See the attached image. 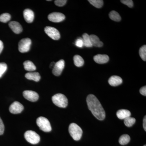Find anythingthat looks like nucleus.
Here are the masks:
<instances>
[{
    "instance_id": "13",
    "label": "nucleus",
    "mask_w": 146,
    "mask_h": 146,
    "mask_svg": "<svg viewBox=\"0 0 146 146\" xmlns=\"http://www.w3.org/2000/svg\"><path fill=\"white\" fill-rule=\"evenodd\" d=\"M23 16L25 20L29 23H32L34 19V13L31 9H27L23 11Z\"/></svg>"
},
{
    "instance_id": "27",
    "label": "nucleus",
    "mask_w": 146,
    "mask_h": 146,
    "mask_svg": "<svg viewBox=\"0 0 146 146\" xmlns=\"http://www.w3.org/2000/svg\"><path fill=\"white\" fill-rule=\"evenodd\" d=\"M139 54L141 58L144 61H146V46L144 45L140 48L139 50Z\"/></svg>"
},
{
    "instance_id": "16",
    "label": "nucleus",
    "mask_w": 146,
    "mask_h": 146,
    "mask_svg": "<svg viewBox=\"0 0 146 146\" xmlns=\"http://www.w3.org/2000/svg\"><path fill=\"white\" fill-rule=\"evenodd\" d=\"M131 113L129 110L125 109H121L117 112V116L120 119H124L130 117Z\"/></svg>"
},
{
    "instance_id": "23",
    "label": "nucleus",
    "mask_w": 146,
    "mask_h": 146,
    "mask_svg": "<svg viewBox=\"0 0 146 146\" xmlns=\"http://www.w3.org/2000/svg\"><path fill=\"white\" fill-rule=\"evenodd\" d=\"M130 141V136L127 134H123L120 137L119 143L121 145H124L128 143Z\"/></svg>"
},
{
    "instance_id": "3",
    "label": "nucleus",
    "mask_w": 146,
    "mask_h": 146,
    "mask_svg": "<svg viewBox=\"0 0 146 146\" xmlns=\"http://www.w3.org/2000/svg\"><path fill=\"white\" fill-rule=\"evenodd\" d=\"M52 101L53 103L58 107L65 108L68 106V99L63 94H55L52 97Z\"/></svg>"
},
{
    "instance_id": "34",
    "label": "nucleus",
    "mask_w": 146,
    "mask_h": 146,
    "mask_svg": "<svg viewBox=\"0 0 146 146\" xmlns=\"http://www.w3.org/2000/svg\"><path fill=\"white\" fill-rule=\"evenodd\" d=\"M4 46L3 42L1 40H0V54L2 52Z\"/></svg>"
},
{
    "instance_id": "25",
    "label": "nucleus",
    "mask_w": 146,
    "mask_h": 146,
    "mask_svg": "<svg viewBox=\"0 0 146 146\" xmlns=\"http://www.w3.org/2000/svg\"><path fill=\"white\" fill-rule=\"evenodd\" d=\"M135 122H136V119L131 117L126 118L125 119L124 121L125 125L128 127L132 126Z\"/></svg>"
},
{
    "instance_id": "31",
    "label": "nucleus",
    "mask_w": 146,
    "mask_h": 146,
    "mask_svg": "<svg viewBox=\"0 0 146 146\" xmlns=\"http://www.w3.org/2000/svg\"><path fill=\"white\" fill-rule=\"evenodd\" d=\"M67 1L66 0H56L54 1V3L57 6L62 7L66 4Z\"/></svg>"
},
{
    "instance_id": "32",
    "label": "nucleus",
    "mask_w": 146,
    "mask_h": 146,
    "mask_svg": "<svg viewBox=\"0 0 146 146\" xmlns=\"http://www.w3.org/2000/svg\"><path fill=\"white\" fill-rule=\"evenodd\" d=\"M5 130V126L1 119L0 117V135H2Z\"/></svg>"
},
{
    "instance_id": "18",
    "label": "nucleus",
    "mask_w": 146,
    "mask_h": 146,
    "mask_svg": "<svg viewBox=\"0 0 146 146\" xmlns=\"http://www.w3.org/2000/svg\"><path fill=\"white\" fill-rule=\"evenodd\" d=\"M25 76L27 79L35 82H39L41 79V76L39 73L36 72L27 73Z\"/></svg>"
},
{
    "instance_id": "5",
    "label": "nucleus",
    "mask_w": 146,
    "mask_h": 146,
    "mask_svg": "<svg viewBox=\"0 0 146 146\" xmlns=\"http://www.w3.org/2000/svg\"><path fill=\"white\" fill-rule=\"evenodd\" d=\"M25 138L29 143L35 145L38 143L40 141V137L35 131L29 130L25 133Z\"/></svg>"
},
{
    "instance_id": "8",
    "label": "nucleus",
    "mask_w": 146,
    "mask_h": 146,
    "mask_svg": "<svg viewBox=\"0 0 146 146\" xmlns=\"http://www.w3.org/2000/svg\"><path fill=\"white\" fill-rule=\"evenodd\" d=\"M65 67V61L63 59L55 63L52 69V73L54 76H59L61 74Z\"/></svg>"
},
{
    "instance_id": "35",
    "label": "nucleus",
    "mask_w": 146,
    "mask_h": 146,
    "mask_svg": "<svg viewBox=\"0 0 146 146\" xmlns=\"http://www.w3.org/2000/svg\"><path fill=\"white\" fill-rule=\"evenodd\" d=\"M143 128L144 130L146 131V116L144 117L143 119Z\"/></svg>"
},
{
    "instance_id": "33",
    "label": "nucleus",
    "mask_w": 146,
    "mask_h": 146,
    "mask_svg": "<svg viewBox=\"0 0 146 146\" xmlns=\"http://www.w3.org/2000/svg\"><path fill=\"white\" fill-rule=\"evenodd\" d=\"M140 94L144 96H146V86H143L140 90Z\"/></svg>"
},
{
    "instance_id": "30",
    "label": "nucleus",
    "mask_w": 146,
    "mask_h": 146,
    "mask_svg": "<svg viewBox=\"0 0 146 146\" xmlns=\"http://www.w3.org/2000/svg\"><path fill=\"white\" fill-rule=\"evenodd\" d=\"M121 2L124 4L127 5L130 8H131L133 7V2L131 0H122V1H121Z\"/></svg>"
},
{
    "instance_id": "2",
    "label": "nucleus",
    "mask_w": 146,
    "mask_h": 146,
    "mask_svg": "<svg viewBox=\"0 0 146 146\" xmlns=\"http://www.w3.org/2000/svg\"><path fill=\"white\" fill-rule=\"evenodd\" d=\"M69 131L71 136L75 141H78L81 139L82 130L80 127L75 123H72L69 127Z\"/></svg>"
},
{
    "instance_id": "29",
    "label": "nucleus",
    "mask_w": 146,
    "mask_h": 146,
    "mask_svg": "<svg viewBox=\"0 0 146 146\" xmlns=\"http://www.w3.org/2000/svg\"><path fill=\"white\" fill-rule=\"evenodd\" d=\"M75 45L78 48H82L84 46L83 40L82 38H78L75 42Z\"/></svg>"
},
{
    "instance_id": "26",
    "label": "nucleus",
    "mask_w": 146,
    "mask_h": 146,
    "mask_svg": "<svg viewBox=\"0 0 146 146\" xmlns=\"http://www.w3.org/2000/svg\"><path fill=\"white\" fill-rule=\"evenodd\" d=\"M11 16L8 13H4L0 15V22L3 23H7L10 21Z\"/></svg>"
},
{
    "instance_id": "10",
    "label": "nucleus",
    "mask_w": 146,
    "mask_h": 146,
    "mask_svg": "<svg viewBox=\"0 0 146 146\" xmlns=\"http://www.w3.org/2000/svg\"><path fill=\"white\" fill-rule=\"evenodd\" d=\"M23 96L26 99L32 102H35L38 100L39 96L35 91L27 90L23 93Z\"/></svg>"
},
{
    "instance_id": "24",
    "label": "nucleus",
    "mask_w": 146,
    "mask_h": 146,
    "mask_svg": "<svg viewBox=\"0 0 146 146\" xmlns=\"http://www.w3.org/2000/svg\"><path fill=\"white\" fill-rule=\"evenodd\" d=\"M88 1L96 8H101L103 5V1L102 0H89Z\"/></svg>"
},
{
    "instance_id": "14",
    "label": "nucleus",
    "mask_w": 146,
    "mask_h": 146,
    "mask_svg": "<svg viewBox=\"0 0 146 146\" xmlns=\"http://www.w3.org/2000/svg\"><path fill=\"white\" fill-rule=\"evenodd\" d=\"M94 59L97 63L104 64L109 61V58L107 55L99 54L94 56Z\"/></svg>"
},
{
    "instance_id": "15",
    "label": "nucleus",
    "mask_w": 146,
    "mask_h": 146,
    "mask_svg": "<svg viewBox=\"0 0 146 146\" xmlns=\"http://www.w3.org/2000/svg\"><path fill=\"white\" fill-rule=\"evenodd\" d=\"M123 82L122 78L119 76H112L108 80V83L111 86H116L121 84Z\"/></svg>"
},
{
    "instance_id": "22",
    "label": "nucleus",
    "mask_w": 146,
    "mask_h": 146,
    "mask_svg": "<svg viewBox=\"0 0 146 146\" xmlns=\"http://www.w3.org/2000/svg\"><path fill=\"white\" fill-rule=\"evenodd\" d=\"M110 18L112 21H116V22H119L121 21V16L119 13L115 11H112L109 14Z\"/></svg>"
},
{
    "instance_id": "4",
    "label": "nucleus",
    "mask_w": 146,
    "mask_h": 146,
    "mask_svg": "<svg viewBox=\"0 0 146 146\" xmlns=\"http://www.w3.org/2000/svg\"><path fill=\"white\" fill-rule=\"evenodd\" d=\"M36 123L40 129L44 132H50L52 130L50 123L47 118L39 117L36 119Z\"/></svg>"
},
{
    "instance_id": "36",
    "label": "nucleus",
    "mask_w": 146,
    "mask_h": 146,
    "mask_svg": "<svg viewBox=\"0 0 146 146\" xmlns=\"http://www.w3.org/2000/svg\"><path fill=\"white\" fill-rule=\"evenodd\" d=\"M55 63L54 62H52V63H51V64L50 65V68H52V67H53V68L54 66V65H55Z\"/></svg>"
},
{
    "instance_id": "12",
    "label": "nucleus",
    "mask_w": 146,
    "mask_h": 146,
    "mask_svg": "<svg viewBox=\"0 0 146 146\" xmlns=\"http://www.w3.org/2000/svg\"><path fill=\"white\" fill-rule=\"evenodd\" d=\"M9 27L16 34L21 33L23 31V27L21 24L16 21H11L9 24Z\"/></svg>"
},
{
    "instance_id": "19",
    "label": "nucleus",
    "mask_w": 146,
    "mask_h": 146,
    "mask_svg": "<svg viewBox=\"0 0 146 146\" xmlns=\"http://www.w3.org/2000/svg\"><path fill=\"white\" fill-rule=\"evenodd\" d=\"M24 68L26 71L29 72H33L36 70V67L30 60H26L23 63Z\"/></svg>"
},
{
    "instance_id": "9",
    "label": "nucleus",
    "mask_w": 146,
    "mask_h": 146,
    "mask_svg": "<svg viewBox=\"0 0 146 146\" xmlns=\"http://www.w3.org/2000/svg\"><path fill=\"white\" fill-rule=\"evenodd\" d=\"M65 18V15L59 12H53L48 16V20L54 23H60L64 21Z\"/></svg>"
},
{
    "instance_id": "1",
    "label": "nucleus",
    "mask_w": 146,
    "mask_h": 146,
    "mask_svg": "<svg viewBox=\"0 0 146 146\" xmlns=\"http://www.w3.org/2000/svg\"><path fill=\"white\" fill-rule=\"evenodd\" d=\"M87 105L92 114L98 119L102 121L106 117L103 108L98 99L93 94L89 95L86 98Z\"/></svg>"
},
{
    "instance_id": "17",
    "label": "nucleus",
    "mask_w": 146,
    "mask_h": 146,
    "mask_svg": "<svg viewBox=\"0 0 146 146\" xmlns=\"http://www.w3.org/2000/svg\"><path fill=\"white\" fill-rule=\"evenodd\" d=\"M90 38L92 46L97 47H102L103 46V43L96 35H90Z\"/></svg>"
},
{
    "instance_id": "28",
    "label": "nucleus",
    "mask_w": 146,
    "mask_h": 146,
    "mask_svg": "<svg viewBox=\"0 0 146 146\" xmlns=\"http://www.w3.org/2000/svg\"><path fill=\"white\" fill-rule=\"evenodd\" d=\"M7 69V66L5 63H0V78L5 73Z\"/></svg>"
},
{
    "instance_id": "20",
    "label": "nucleus",
    "mask_w": 146,
    "mask_h": 146,
    "mask_svg": "<svg viewBox=\"0 0 146 146\" xmlns=\"http://www.w3.org/2000/svg\"><path fill=\"white\" fill-rule=\"evenodd\" d=\"M82 39L83 41L84 46L87 48L93 46L90 39V35H89L87 33H84L82 35Z\"/></svg>"
},
{
    "instance_id": "6",
    "label": "nucleus",
    "mask_w": 146,
    "mask_h": 146,
    "mask_svg": "<svg viewBox=\"0 0 146 146\" xmlns=\"http://www.w3.org/2000/svg\"><path fill=\"white\" fill-rule=\"evenodd\" d=\"M31 39L29 38H24L20 40L18 43V50L21 53L28 52L30 49L31 44Z\"/></svg>"
},
{
    "instance_id": "37",
    "label": "nucleus",
    "mask_w": 146,
    "mask_h": 146,
    "mask_svg": "<svg viewBox=\"0 0 146 146\" xmlns=\"http://www.w3.org/2000/svg\"><path fill=\"white\" fill-rule=\"evenodd\" d=\"M144 146H146V145H144Z\"/></svg>"
},
{
    "instance_id": "7",
    "label": "nucleus",
    "mask_w": 146,
    "mask_h": 146,
    "mask_svg": "<svg viewBox=\"0 0 146 146\" xmlns=\"http://www.w3.org/2000/svg\"><path fill=\"white\" fill-rule=\"evenodd\" d=\"M45 32L50 37L55 40L60 39V33L57 29L51 27H46L45 28Z\"/></svg>"
},
{
    "instance_id": "11",
    "label": "nucleus",
    "mask_w": 146,
    "mask_h": 146,
    "mask_svg": "<svg viewBox=\"0 0 146 146\" xmlns=\"http://www.w3.org/2000/svg\"><path fill=\"white\" fill-rule=\"evenodd\" d=\"M24 109V106L21 103L15 102L11 105L9 110L11 113L16 114L21 113Z\"/></svg>"
},
{
    "instance_id": "21",
    "label": "nucleus",
    "mask_w": 146,
    "mask_h": 146,
    "mask_svg": "<svg viewBox=\"0 0 146 146\" xmlns=\"http://www.w3.org/2000/svg\"><path fill=\"white\" fill-rule=\"evenodd\" d=\"M74 63L76 67H81L84 64V60L82 57L78 55H76L74 57Z\"/></svg>"
}]
</instances>
